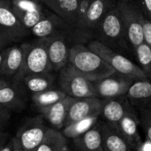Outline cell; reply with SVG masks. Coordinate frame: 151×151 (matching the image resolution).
I'll return each mask as SVG.
<instances>
[{
	"instance_id": "obj_15",
	"label": "cell",
	"mask_w": 151,
	"mask_h": 151,
	"mask_svg": "<svg viewBox=\"0 0 151 151\" xmlns=\"http://www.w3.org/2000/svg\"><path fill=\"white\" fill-rule=\"evenodd\" d=\"M103 104L104 99L98 97L75 99L68 111L65 127L90 116L101 115Z\"/></svg>"
},
{
	"instance_id": "obj_4",
	"label": "cell",
	"mask_w": 151,
	"mask_h": 151,
	"mask_svg": "<svg viewBox=\"0 0 151 151\" xmlns=\"http://www.w3.org/2000/svg\"><path fill=\"white\" fill-rule=\"evenodd\" d=\"M87 46L107 64H109L115 70V72L129 76L134 80L148 79L145 73L137 64L134 63L124 55L110 49L99 41L90 40L88 42Z\"/></svg>"
},
{
	"instance_id": "obj_11",
	"label": "cell",
	"mask_w": 151,
	"mask_h": 151,
	"mask_svg": "<svg viewBox=\"0 0 151 151\" xmlns=\"http://www.w3.org/2000/svg\"><path fill=\"white\" fill-rule=\"evenodd\" d=\"M134 81L136 80L115 72L105 78L94 81V86L98 98L110 99L126 96Z\"/></svg>"
},
{
	"instance_id": "obj_21",
	"label": "cell",
	"mask_w": 151,
	"mask_h": 151,
	"mask_svg": "<svg viewBox=\"0 0 151 151\" xmlns=\"http://www.w3.org/2000/svg\"><path fill=\"white\" fill-rule=\"evenodd\" d=\"M126 96L134 108H147L151 104V81H134Z\"/></svg>"
},
{
	"instance_id": "obj_9",
	"label": "cell",
	"mask_w": 151,
	"mask_h": 151,
	"mask_svg": "<svg viewBox=\"0 0 151 151\" xmlns=\"http://www.w3.org/2000/svg\"><path fill=\"white\" fill-rule=\"evenodd\" d=\"M30 33L37 38L63 35L70 38L75 43H80L76 31L54 12H50L44 19L40 20L30 30Z\"/></svg>"
},
{
	"instance_id": "obj_23",
	"label": "cell",
	"mask_w": 151,
	"mask_h": 151,
	"mask_svg": "<svg viewBox=\"0 0 151 151\" xmlns=\"http://www.w3.org/2000/svg\"><path fill=\"white\" fill-rule=\"evenodd\" d=\"M57 80V76L52 72L34 73L25 76L22 80V83L26 89L31 94L39 93L53 88V85Z\"/></svg>"
},
{
	"instance_id": "obj_29",
	"label": "cell",
	"mask_w": 151,
	"mask_h": 151,
	"mask_svg": "<svg viewBox=\"0 0 151 151\" xmlns=\"http://www.w3.org/2000/svg\"><path fill=\"white\" fill-rule=\"evenodd\" d=\"M142 24L144 34V42L151 50V19L142 12Z\"/></svg>"
},
{
	"instance_id": "obj_25",
	"label": "cell",
	"mask_w": 151,
	"mask_h": 151,
	"mask_svg": "<svg viewBox=\"0 0 151 151\" xmlns=\"http://www.w3.org/2000/svg\"><path fill=\"white\" fill-rule=\"evenodd\" d=\"M67 149V139L62 133L54 128H50L45 139L36 151H65Z\"/></svg>"
},
{
	"instance_id": "obj_33",
	"label": "cell",
	"mask_w": 151,
	"mask_h": 151,
	"mask_svg": "<svg viewBox=\"0 0 151 151\" xmlns=\"http://www.w3.org/2000/svg\"><path fill=\"white\" fill-rule=\"evenodd\" d=\"M11 138L10 134L6 132L1 131L0 132V150L2 149V147L4 145V143Z\"/></svg>"
},
{
	"instance_id": "obj_10",
	"label": "cell",
	"mask_w": 151,
	"mask_h": 151,
	"mask_svg": "<svg viewBox=\"0 0 151 151\" xmlns=\"http://www.w3.org/2000/svg\"><path fill=\"white\" fill-rule=\"evenodd\" d=\"M30 33L19 21L8 0H0V34L10 43L24 39Z\"/></svg>"
},
{
	"instance_id": "obj_41",
	"label": "cell",
	"mask_w": 151,
	"mask_h": 151,
	"mask_svg": "<svg viewBox=\"0 0 151 151\" xmlns=\"http://www.w3.org/2000/svg\"><path fill=\"white\" fill-rule=\"evenodd\" d=\"M65 151H73V150H70V149L68 148V149H67V150H65Z\"/></svg>"
},
{
	"instance_id": "obj_35",
	"label": "cell",
	"mask_w": 151,
	"mask_h": 151,
	"mask_svg": "<svg viewBox=\"0 0 151 151\" xmlns=\"http://www.w3.org/2000/svg\"><path fill=\"white\" fill-rule=\"evenodd\" d=\"M12 137H11L4 143V145L2 147V149L0 150V151H12Z\"/></svg>"
},
{
	"instance_id": "obj_42",
	"label": "cell",
	"mask_w": 151,
	"mask_h": 151,
	"mask_svg": "<svg viewBox=\"0 0 151 151\" xmlns=\"http://www.w3.org/2000/svg\"><path fill=\"white\" fill-rule=\"evenodd\" d=\"M36 1H40V2H42L43 3V0H36Z\"/></svg>"
},
{
	"instance_id": "obj_17",
	"label": "cell",
	"mask_w": 151,
	"mask_h": 151,
	"mask_svg": "<svg viewBox=\"0 0 151 151\" xmlns=\"http://www.w3.org/2000/svg\"><path fill=\"white\" fill-rule=\"evenodd\" d=\"M74 100L75 98L66 96L58 103L49 107L40 109L38 111L43 119L53 127L54 129L61 131V129L65 127L68 111Z\"/></svg>"
},
{
	"instance_id": "obj_22",
	"label": "cell",
	"mask_w": 151,
	"mask_h": 151,
	"mask_svg": "<svg viewBox=\"0 0 151 151\" xmlns=\"http://www.w3.org/2000/svg\"><path fill=\"white\" fill-rule=\"evenodd\" d=\"M100 122L103 134L104 151H134L119 134L117 127L102 121Z\"/></svg>"
},
{
	"instance_id": "obj_36",
	"label": "cell",
	"mask_w": 151,
	"mask_h": 151,
	"mask_svg": "<svg viewBox=\"0 0 151 151\" xmlns=\"http://www.w3.org/2000/svg\"><path fill=\"white\" fill-rule=\"evenodd\" d=\"M12 151H23L22 148L20 147L19 142L17 141V139L14 137H12Z\"/></svg>"
},
{
	"instance_id": "obj_24",
	"label": "cell",
	"mask_w": 151,
	"mask_h": 151,
	"mask_svg": "<svg viewBox=\"0 0 151 151\" xmlns=\"http://www.w3.org/2000/svg\"><path fill=\"white\" fill-rule=\"evenodd\" d=\"M99 120L100 115L90 116L64 127L60 132L67 140H73L91 129L98 123Z\"/></svg>"
},
{
	"instance_id": "obj_1",
	"label": "cell",
	"mask_w": 151,
	"mask_h": 151,
	"mask_svg": "<svg viewBox=\"0 0 151 151\" xmlns=\"http://www.w3.org/2000/svg\"><path fill=\"white\" fill-rule=\"evenodd\" d=\"M93 38L122 55L129 51L134 52L127 41L118 5L105 14L97 26Z\"/></svg>"
},
{
	"instance_id": "obj_32",
	"label": "cell",
	"mask_w": 151,
	"mask_h": 151,
	"mask_svg": "<svg viewBox=\"0 0 151 151\" xmlns=\"http://www.w3.org/2000/svg\"><path fill=\"white\" fill-rule=\"evenodd\" d=\"M134 151H151V141L147 137L141 142V143L136 147Z\"/></svg>"
},
{
	"instance_id": "obj_27",
	"label": "cell",
	"mask_w": 151,
	"mask_h": 151,
	"mask_svg": "<svg viewBox=\"0 0 151 151\" xmlns=\"http://www.w3.org/2000/svg\"><path fill=\"white\" fill-rule=\"evenodd\" d=\"M138 65L145 73L147 78L151 81V50L145 43H142L134 50Z\"/></svg>"
},
{
	"instance_id": "obj_30",
	"label": "cell",
	"mask_w": 151,
	"mask_h": 151,
	"mask_svg": "<svg viewBox=\"0 0 151 151\" xmlns=\"http://www.w3.org/2000/svg\"><path fill=\"white\" fill-rule=\"evenodd\" d=\"M11 112L12 111L0 105V132L4 131L6 126L8 125L12 115Z\"/></svg>"
},
{
	"instance_id": "obj_34",
	"label": "cell",
	"mask_w": 151,
	"mask_h": 151,
	"mask_svg": "<svg viewBox=\"0 0 151 151\" xmlns=\"http://www.w3.org/2000/svg\"><path fill=\"white\" fill-rule=\"evenodd\" d=\"M12 81H13L12 80L8 79V78H6V77H4V76L0 75V89H2V88H4V87L10 85Z\"/></svg>"
},
{
	"instance_id": "obj_38",
	"label": "cell",
	"mask_w": 151,
	"mask_h": 151,
	"mask_svg": "<svg viewBox=\"0 0 151 151\" xmlns=\"http://www.w3.org/2000/svg\"><path fill=\"white\" fill-rule=\"evenodd\" d=\"M4 51H5V49L0 50V67H1V64H2V61H3V58L4 56Z\"/></svg>"
},
{
	"instance_id": "obj_39",
	"label": "cell",
	"mask_w": 151,
	"mask_h": 151,
	"mask_svg": "<svg viewBox=\"0 0 151 151\" xmlns=\"http://www.w3.org/2000/svg\"><path fill=\"white\" fill-rule=\"evenodd\" d=\"M122 1H125V2H135L136 0H122Z\"/></svg>"
},
{
	"instance_id": "obj_20",
	"label": "cell",
	"mask_w": 151,
	"mask_h": 151,
	"mask_svg": "<svg viewBox=\"0 0 151 151\" xmlns=\"http://www.w3.org/2000/svg\"><path fill=\"white\" fill-rule=\"evenodd\" d=\"M72 141L77 151H104L100 120L91 129Z\"/></svg>"
},
{
	"instance_id": "obj_31",
	"label": "cell",
	"mask_w": 151,
	"mask_h": 151,
	"mask_svg": "<svg viewBox=\"0 0 151 151\" xmlns=\"http://www.w3.org/2000/svg\"><path fill=\"white\" fill-rule=\"evenodd\" d=\"M135 3L141 9L142 12L151 19V0H136Z\"/></svg>"
},
{
	"instance_id": "obj_5",
	"label": "cell",
	"mask_w": 151,
	"mask_h": 151,
	"mask_svg": "<svg viewBox=\"0 0 151 151\" xmlns=\"http://www.w3.org/2000/svg\"><path fill=\"white\" fill-rule=\"evenodd\" d=\"M58 85L66 96L75 99L97 97L94 81L79 73L69 63L58 72Z\"/></svg>"
},
{
	"instance_id": "obj_13",
	"label": "cell",
	"mask_w": 151,
	"mask_h": 151,
	"mask_svg": "<svg viewBox=\"0 0 151 151\" xmlns=\"http://www.w3.org/2000/svg\"><path fill=\"white\" fill-rule=\"evenodd\" d=\"M46 38L51 72H59L68 64L70 49L73 45L71 43L74 42L63 35H53Z\"/></svg>"
},
{
	"instance_id": "obj_3",
	"label": "cell",
	"mask_w": 151,
	"mask_h": 151,
	"mask_svg": "<svg viewBox=\"0 0 151 151\" xmlns=\"http://www.w3.org/2000/svg\"><path fill=\"white\" fill-rule=\"evenodd\" d=\"M20 46L24 51L23 64L20 71L12 81L21 82L23 78L28 74L51 72L47 50V38H38L31 43H21Z\"/></svg>"
},
{
	"instance_id": "obj_8",
	"label": "cell",
	"mask_w": 151,
	"mask_h": 151,
	"mask_svg": "<svg viewBox=\"0 0 151 151\" xmlns=\"http://www.w3.org/2000/svg\"><path fill=\"white\" fill-rule=\"evenodd\" d=\"M49 127L44 124V119L40 114L28 119L18 130L15 138L23 151H36L46 137Z\"/></svg>"
},
{
	"instance_id": "obj_14",
	"label": "cell",
	"mask_w": 151,
	"mask_h": 151,
	"mask_svg": "<svg viewBox=\"0 0 151 151\" xmlns=\"http://www.w3.org/2000/svg\"><path fill=\"white\" fill-rule=\"evenodd\" d=\"M134 109L135 108L130 104L127 96L104 99L100 119L105 124L117 127L122 118Z\"/></svg>"
},
{
	"instance_id": "obj_2",
	"label": "cell",
	"mask_w": 151,
	"mask_h": 151,
	"mask_svg": "<svg viewBox=\"0 0 151 151\" xmlns=\"http://www.w3.org/2000/svg\"><path fill=\"white\" fill-rule=\"evenodd\" d=\"M79 73L96 81L115 73V70L83 43L73 44L69 52V62Z\"/></svg>"
},
{
	"instance_id": "obj_7",
	"label": "cell",
	"mask_w": 151,
	"mask_h": 151,
	"mask_svg": "<svg viewBox=\"0 0 151 151\" xmlns=\"http://www.w3.org/2000/svg\"><path fill=\"white\" fill-rule=\"evenodd\" d=\"M117 5L120 12L127 41L133 50H134L144 42L142 11L135 2L118 0Z\"/></svg>"
},
{
	"instance_id": "obj_40",
	"label": "cell",
	"mask_w": 151,
	"mask_h": 151,
	"mask_svg": "<svg viewBox=\"0 0 151 151\" xmlns=\"http://www.w3.org/2000/svg\"><path fill=\"white\" fill-rule=\"evenodd\" d=\"M147 108H148V109H150V110H151V104L149 105V106H148V107H147Z\"/></svg>"
},
{
	"instance_id": "obj_6",
	"label": "cell",
	"mask_w": 151,
	"mask_h": 151,
	"mask_svg": "<svg viewBox=\"0 0 151 151\" xmlns=\"http://www.w3.org/2000/svg\"><path fill=\"white\" fill-rule=\"evenodd\" d=\"M118 0H91L88 9L78 26L77 32L80 43L90 41L105 14L117 5Z\"/></svg>"
},
{
	"instance_id": "obj_37",
	"label": "cell",
	"mask_w": 151,
	"mask_h": 151,
	"mask_svg": "<svg viewBox=\"0 0 151 151\" xmlns=\"http://www.w3.org/2000/svg\"><path fill=\"white\" fill-rule=\"evenodd\" d=\"M8 44H10V42H9L7 39H5V38L0 34V50L5 49V47H6Z\"/></svg>"
},
{
	"instance_id": "obj_18",
	"label": "cell",
	"mask_w": 151,
	"mask_h": 151,
	"mask_svg": "<svg viewBox=\"0 0 151 151\" xmlns=\"http://www.w3.org/2000/svg\"><path fill=\"white\" fill-rule=\"evenodd\" d=\"M140 119L138 111L135 109L127 112L119 121L117 129L129 145L135 150L142 141L140 134Z\"/></svg>"
},
{
	"instance_id": "obj_12",
	"label": "cell",
	"mask_w": 151,
	"mask_h": 151,
	"mask_svg": "<svg viewBox=\"0 0 151 151\" xmlns=\"http://www.w3.org/2000/svg\"><path fill=\"white\" fill-rule=\"evenodd\" d=\"M10 3L19 21L29 31L50 13L40 1L11 0Z\"/></svg>"
},
{
	"instance_id": "obj_16",
	"label": "cell",
	"mask_w": 151,
	"mask_h": 151,
	"mask_svg": "<svg viewBox=\"0 0 151 151\" xmlns=\"http://www.w3.org/2000/svg\"><path fill=\"white\" fill-rule=\"evenodd\" d=\"M27 91L22 82L13 81L10 85L0 89V105L11 111H22L27 103Z\"/></svg>"
},
{
	"instance_id": "obj_26",
	"label": "cell",
	"mask_w": 151,
	"mask_h": 151,
	"mask_svg": "<svg viewBox=\"0 0 151 151\" xmlns=\"http://www.w3.org/2000/svg\"><path fill=\"white\" fill-rule=\"evenodd\" d=\"M66 95L59 88H50L39 93L31 94V99L37 110L49 107L65 98Z\"/></svg>"
},
{
	"instance_id": "obj_19",
	"label": "cell",
	"mask_w": 151,
	"mask_h": 151,
	"mask_svg": "<svg viewBox=\"0 0 151 151\" xmlns=\"http://www.w3.org/2000/svg\"><path fill=\"white\" fill-rule=\"evenodd\" d=\"M24 51L20 45L5 48L4 56L0 67V75L13 80L21 69Z\"/></svg>"
},
{
	"instance_id": "obj_28",
	"label": "cell",
	"mask_w": 151,
	"mask_h": 151,
	"mask_svg": "<svg viewBox=\"0 0 151 151\" xmlns=\"http://www.w3.org/2000/svg\"><path fill=\"white\" fill-rule=\"evenodd\" d=\"M140 126L145 134V137L151 141V110L148 108H137Z\"/></svg>"
}]
</instances>
